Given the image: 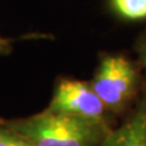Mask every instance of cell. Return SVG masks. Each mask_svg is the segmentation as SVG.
<instances>
[{
	"mask_svg": "<svg viewBox=\"0 0 146 146\" xmlns=\"http://www.w3.org/2000/svg\"><path fill=\"white\" fill-rule=\"evenodd\" d=\"M0 146H31V144L6 119H0Z\"/></svg>",
	"mask_w": 146,
	"mask_h": 146,
	"instance_id": "obj_6",
	"label": "cell"
},
{
	"mask_svg": "<svg viewBox=\"0 0 146 146\" xmlns=\"http://www.w3.org/2000/svg\"><path fill=\"white\" fill-rule=\"evenodd\" d=\"M117 16L127 21L146 20V0H110Z\"/></svg>",
	"mask_w": 146,
	"mask_h": 146,
	"instance_id": "obj_5",
	"label": "cell"
},
{
	"mask_svg": "<svg viewBox=\"0 0 146 146\" xmlns=\"http://www.w3.org/2000/svg\"><path fill=\"white\" fill-rule=\"evenodd\" d=\"M90 84L106 108L118 111L134 94L135 68L121 55H105Z\"/></svg>",
	"mask_w": 146,
	"mask_h": 146,
	"instance_id": "obj_2",
	"label": "cell"
},
{
	"mask_svg": "<svg viewBox=\"0 0 146 146\" xmlns=\"http://www.w3.org/2000/svg\"><path fill=\"white\" fill-rule=\"evenodd\" d=\"M99 146H146V101L131 118L113 131H108Z\"/></svg>",
	"mask_w": 146,
	"mask_h": 146,
	"instance_id": "obj_4",
	"label": "cell"
},
{
	"mask_svg": "<svg viewBox=\"0 0 146 146\" xmlns=\"http://www.w3.org/2000/svg\"><path fill=\"white\" fill-rule=\"evenodd\" d=\"M7 123L23 135L31 146H99L110 131L105 122L84 119L48 108L38 115Z\"/></svg>",
	"mask_w": 146,
	"mask_h": 146,
	"instance_id": "obj_1",
	"label": "cell"
},
{
	"mask_svg": "<svg viewBox=\"0 0 146 146\" xmlns=\"http://www.w3.org/2000/svg\"><path fill=\"white\" fill-rule=\"evenodd\" d=\"M136 51H138L141 63L146 67V31L143 34H140L138 42H136Z\"/></svg>",
	"mask_w": 146,
	"mask_h": 146,
	"instance_id": "obj_7",
	"label": "cell"
},
{
	"mask_svg": "<svg viewBox=\"0 0 146 146\" xmlns=\"http://www.w3.org/2000/svg\"><path fill=\"white\" fill-rule=\"evenodd\" d=\"M12 49V39L5 38L0 34V56L7 55Z\"/></svg>",
	"mask_w": 146,
	"mask_h": 146,
	"instance_id": "obj_8",
	"label": "cell"
},
{
	"mask_svg": "<svg viewBox=\"0 0 146 146\" xmlns=\"http://www.w3.org/2000/svg\"><path fill=\"white\" fill-rule=\"evenodd\" d=\"M48 110L84 119L104 122L107 110L90 83L63 79L57 84Z\"/></svg>",
	"mask_w": 146,
	"mask_h": 146,
	"instance_id": "obj_3",
	"label": "cell"
}]
</instances>
